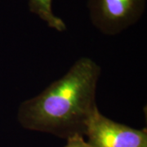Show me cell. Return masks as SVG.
<instances>
[{"mask_svg":"<svg viewBox=\"0 0 147 147\" xmlns=\"http://www.w3.org/2000/svg\"><path fill=\"white\" fill-rule=\"evenodd\" d=\"M100 67L89 57L78 59L63 76L21 103L17 119L24 128L67 140L85 135L98 110L96 103Z\"/></svg>","mask_w":147,"mask_h":147,"instance_id":"1","label":"cell"},{"mask_svg":"<svg viewBox=\"0 0 147 147\" xmlns=\"http://www.w3.org/2000/svg\"><path fill=\"white\" fill-rule=\"evenodd\" d=\"M64 147H92L85 137L81 135H75L66 140V145Z\"/></svg>","mask_w":147,"mask_h":147,"instance_id":"5","label":"cell"},{"mask_svg":"<svg viewBox=\"0 0 147 147\" xmlns=\"http://www.w3.org/2000/svg\"><path fill=\"white\" fill-rule=\"evenodd\" d=\"M84 137L92 147H147V131L105 117L99 110L88 123Z\"/></svg>","mask_w":147,"mask_h":147,"instance_id":"3","label":"cell"},{"mask_svg":"<svg viewBox=\"0 0 147 147\" xmlns=\"http://www.w3.org/2000/svg\"><path fill=\"white\" fill-rule=\"evenodd\" d=\"M146 0H88L91 21L105 35H115L139 21Z\"/></svg>","mask_w":147,"mask_h":147,"instance_id":"2","label":"cell"},{"mask_svg":"<svg viewBox=\"0 0 147 147\" xmlns=\"http://www.w3.org/2000/svg\"><path fill=\"white\" fill-rule=\"evenodd\" d=\"M29 7L50 28L59 32L66 30L65 23L53 12V0H29Z\"/></svg>","mask_w":147,"mask_h":147,"instance_id":"4","label":"cell"}]
</instances>
